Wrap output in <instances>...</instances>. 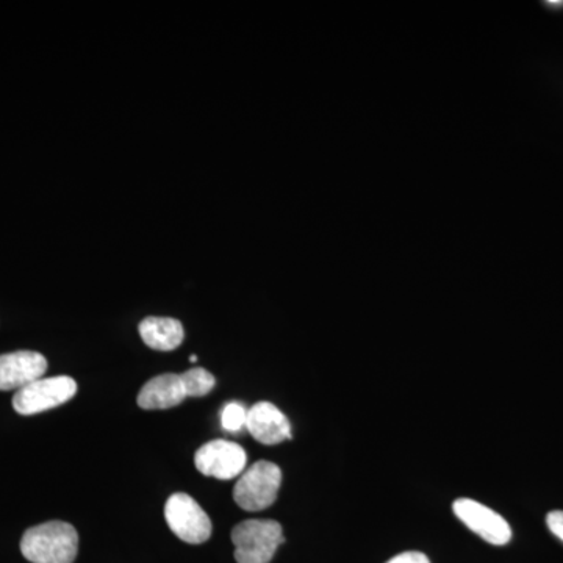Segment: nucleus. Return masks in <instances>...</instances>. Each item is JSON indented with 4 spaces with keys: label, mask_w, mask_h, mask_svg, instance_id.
I'll return each instance as SVG.
<instances>
[{
    "label": "nucleus",
    "mask_w": 563,
    "mask_h": 563,
    "mask_svg": "<svg viewBox=\"0 0 563 563\" xmlns=\"http://www.w3.org/2000/svg\"><path fill=\"white\" fill-rule=\"evenodd\" d=\"M79 550V533L65 521H49L22 536L21 553L32 563H73Z\"/></svg>",
    "instance_id": "obj_1"
},
{
    "label": "nucleus",
    "mask_w": 563,
    "mask_h": 563,
    "mask_svg": "<svg viewBox=\"0 0 563 563\" xmlns=\"http://www.w3.org/2000/svg\"><path fill=\"white\" fill-rule=\"evenodd\" d=\"M232 542L236 562L269 563L285 539L277 521L246 520L233 528Z\"/></svg>",
    "instance_id": "obj_2"
},
{
    "label": "nucleus",
    "mask_w": 563,
    "mask_h": 563,
    "mask_svg": "<svg viewBox=\"0 0 563 563\" xmlns=\"http://www.w3.org/2000/svg\"><path fill=\"white\" fill-rule=\"evenodd\" d=\"M282 472L276 463L258 461L236 481L233 499L246 512L268 509L277 499Z\"/></svg>",
    "instance_id": "obj_3"
},
{
    "label": "nucleus",
    "mask_w": 563,
    "mask_h": 563,
    "mask_svg": "<svg viewBox=\"0 0 563 563\" xmlns=\"http://www.w3.org/2000/svg\"><path fill=\"white\" fill-rule=\"evenodd\" d=\"M77 393V383L69 376L41 377L16 391L13 407L21 415H36L68 402Z\"/></svg>",
    "instance_id": "obj_4"
},
{
    "label": "nucleus",
    "mask_w": 563,
    "mask_h": 563,
    "mask_svg": "<svg viewBox=\"0 0 563 563\" xmlns=\"http://www.w3.org/2000/svg\"><path fill=\"white\" fill-rule=\"evenodd\" d=\"M165 518L169 529L190 544L207 542L213 531L209 515L187 493H174L169 496L165 506Z\"/></svg>",
    "instance_id": "obj_5"
},
{
    "label": "nucleus",
    "mask_w": 563,
    "mask_h": 563,
    "mask_svg": "<svg viewBox=\"0 0 563 563\" xmlns=\"http://www.w3.org/2000/svg\"><path fill=\"white\" fill-rule=\"evenodd\" d=\"M246 463V451L228 440H211L199 448L195 455L198 472L220 481L235 479L243 474Z\"/></svg>",
    "instance_id": "obj_6"
},
{
    "label": "nucleus",
    "mask_w": 563,
    "mask_h": 563,
    "mask_svg": "<svg viewBox=\"0 0 563 563\" xmlns=\"http://www.w3.org/2000/svg\"><path fill=\"white\" fill-rule=\"evenodd\" d=\"M453 510L455 517L485 542L503 547L512 539V529L509 523L504 520L501 515L496 514L484 504L474 501V499L461 498L454 501Z\"/></svg>",
    "instance_id": "obj_7"
},
{
    "label": "nucleus",
    "mask_w": 563,
    "mask_h": 563,
    "mask_svg": "<svg viewBox=\"0 0 563 563\" xmlns=\"http://www.w3.org/2000/svg\"><path fill=\"white\" fill-rule=\"evenodd\" d=\"M47 372V361L35 351H16L0 355V390H21L41 379Z\"/></svg>",
    "instance_id": "obj_8"
},
{
    "label": "nucleus",
    "mask_w": 563,
    "mask_h": 563,
    "mask_svg": "<svg viewBox=\"0 0 563 563\" xmlns=\"http://www.w3.org/2000/svg\"><path fill=\"white\" fill-rule=\"evenodd\" d=\"M246 428L257 442L274 446L291 440L288 418L272 402H257L247 410Z\"/></svg>",
    "instance_id": "obj_9"
},
{
    "label": "nucleus",
    "mask_w": 563,
    "mask_h": 563,
    "mask_svg": "<svg viewBox=\"0 0 563 563\" xmlns=\"http://www.w3.org/2000/svg\"><path fill=\"white\" fill-rule=\"evenodd\" d=\"M188 398L180 374L166 373L144 384L139 395V406L144 410H166L179 406Z\"/></svg>",
    "instance_id": "obj_10"
},
{
    "label": "nucleus",
    "mask_w": 563,
    "mask_h": 563,
    "mask_svg": "<svg viewBox=\"0 0 563 563\" xmlns=\"http://www.w3.org/2000/svg\"><path fill=\"white\" fill-rule=\"evenodd\" d=\"M140 335L152 350L173 351L184 342L185 331L179 320L150 317L141 321Z\"/></svg>",
    "instance_id": "obj_11"
},
{
    "label": "nucleus",
    "mask_w": 563,
    "mask_h": 563,
    "mask_svg": "<svg viewBox=\"0 0 563 563\" xmlns=\"http://www.w3.org/2000/svg\"><path fill=\"white\" fill-rule=\"evenodd\" d=\"M180 377L185 393L191 398H202V396L209 395L217 384L213 374L207 372L206 368L188 369V372L181 373Z\"/></svg>",
    "instance_id": "obj_12"
},
{
    "label": "nucleus",
    "mask_w": 563,
    "mask_h": 563,
    "mask_svg": "<svg viewBox=\"0 0 563 563\" xmlns=\"http://www.w3.org/2000/svg\"><path fill=\"white\" fill-rule=\"evenodd\" d=\"M247 410L244 409L243 404L229 402L222 409L221 424L228 432H240L246 426Z\"/></svg>",
    "instance_id": "obj_13"
},
{
    "label": "nucleus",
    "mask_w": 563,
    "mask_h": 563,
    "mask_svg": "<svg viewBox=\"0 0 563 563\" xmlns=\"http://www.w3.org/2000/svg\"><path fill=\"white\" fill-rule=\"evenodd\" d=\"M547 525L550 531L563 542V510H554L548 514Z\"/></svg>",
    "instance_id": "obj_14"
},
{
    "label": "nucleus",
    "mask_w": 563,
    "mask_h": 563,
    "mask_svg": "<svg viewBox=\"0 0 563 563\" xmlns=\"http://www.w3.org/2000/svg\"><path fill=\"white\" fill-rule=\"evenodd\" d=\"M387 563H431L428 555L418 553V551H407V553L395 555Z\"/></svg>",
    "instance_id": "obj_15"
},
{
    "label": "nucleus",
    "mask_w": 563,
    "mask_h": 563,
    "mask_svg": "<svg viewBox=\"0 0 563 563\" xmlns=\"http://www.w3.org/2000/svg\"><path fill=\"white\" fill-rule=\"evenodd\" d=\"M196 361H198V357H196V355L192 354L191 357H190V362L191 363H196Z\"/></svg>",
    "instance_id": "obj_16"
}]
</instances>
